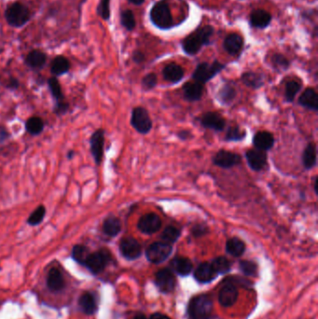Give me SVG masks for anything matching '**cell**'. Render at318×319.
<instances>
[{"label":"cell","mask_w":318,"mask_h":319,"mask_svg":"<svg viewBox=\"0 0 318 319\" xmlns=\"http://www.w3.org/2000/svg\"><path fill=\"white\" fill-rule=\"evenodd\" d=\"M214 33L212 26H203L193 32L183 41V49L190 55L196 54L203 45L209 43V39Z\"/></svg>","instance_id":"1"},{"label":"cell","mask_w":318,"mask_h":319,"mask_svg":"<svg viewBox=\"0 0 318 319\" xmlns=\"http://www.w3.org/2000/svg\"><path fill=\"white\" fill-rule=\"evenodd\" d=\"M212 311V300L206 295H199L190 301L188 317L189 319H209Z\"/></svg>","instance_id":"2"},{"label":"cell","mask_w":318,"mask_h":319,"mask_svg":"<svg viewBox=\"0 0 318 319\" xmlns=\"http://www.w3.org/2000/svg\"><path fill=\"white\" fill-rule=\"evenodd\" d=\"M150 19L156 26L162 29L170 28L173 25V17L166 0L159 1L150 10Z\"/></svg>","instance_id":"3"},{"label":"cell","mask_w":318,"mask_h":319,"mask_svg":"<svg viewBox=\"0 0 318 319\" xmlns=\"http://www.w3.org/2000/svg\"><path fill=\"white\" fill-rule=\"evenodd\" d=\"M110 261H111L110 252L106 248H102L98 251L90 253L83 265L91 272H93L94 274H97L104 271Z\"/></svg>","instance_id":"4"},{"label":"cell","mask_w":318,"mask_h":319,"mask_svg":"<svg viewBox=\"0 0 318 319\" xmlns=\"http://www.w3.org/2000/svg\"><path fill=\"white\" fill-rule=\"evenodd\" d=\"M6 20L9 25L14 27H21L30 19L28 9L19 2L11 4L5 12Z\"/></svg>","instance_id":"5"},{"label":"cell","mask_w":318,"mask_h":319,"mask_svg":"<svg viewBox=\"0 0 318 319\" xmlns=\"http://www.w3.org/2000/svg\"><path fill=\"white\" fill-rule=\"evenodd\" d=\"M131 125L141 135L148 134L152 129V121L143 106H135L132 110Z\"/></svg>","instance_id":"6"},{"label":"cell","mask_w":318,"mask_h":319,"mask_svg":"<svg viewBox=\"0 0 318 319\" xmlns=\"http://www.w3.org/2000/svg\"><path fill=\"white\" fill-rule=\"evenodd\" d=\"M225 68L221 63L216 61L212 64L208 63H202L197 66L196 69L193 72V79L197 82L204 84L208 82L213 77H216L222 69Z\"/></svg>","instance_id":"7"},{"label":"cell","mask_w":318,"mask_h":319,"mask_svg":"<svg viewBox=\"0 0 318 319\" xmlns=\"http://www.w3.org/2000/svg\"><path fill=\"white\" fill-rule=\"evenodd\" d=\"M172 251V245L165 242H155L147 248L146 257L151 263L159 264L166 261Z\"/></svg>","instance_id":"8"},{"label":"cell","mask_w":318,"mask_h":319,"mask_svg":"<svg viewBox=\"0 0 318 319\" xmlns=\"http://www.w3.org/2000/svg\"><path fill=\"white\" fill-rule=\"evenodd\" d=\"M105 130L97 129L90 138V150L96 165H100L104 157Z\"/></svg>","instance_id":"9"},{"label":"cell","mask_w":318,"mask_h":319,"mask_svg":"<svg viewBox=\"0 0 318 319\" xmlns=\"http://www.w3.org/2000/svg\"><path fill=\"white\" fill-rule=\"evenodd\" d=\"M162 220L157 214L147 213L139 219L137 222V229L142 233L150 235L159 232L162 228Z\"/></svg>","instance_id":"10"},{"label":"cell","mask_w":318,"mask_h":319,"mask_svg":"<svg viewBox=\"0 0 318 319\" xmlns=\"http://www.w3.org/2000/svg\"><path fill=\"white\" fill-rule=\"evenodd\" d=\"M120 251L126 260L135 261L141 256L142 247L135 238L124 237L120 243Z\"/></svg>","instance_id":"11"},{"label":"cell","mask_w":318,"mask_h":319,"mask_svg":"<svg viewBox=\"0 0 318 319\" xmlns=\"http://www.w3.org/2000/svg\"><path fill=\"white\" fill-rule=\"evenodd\" d=\"M214 165L223 168L230 169L235 165H240L242 163V157L237 153H233L226 149L219 150L213 157Z\"/></svg>","instance_id":"12"},{"label":"cell","mask_w":318,"mask_h":319,"mask_svg":"<svg viewBox=\"0 0 318 319\" xmlns=\"http://www.w3.org/2000/svg\"><path fill=\"white\" fill-rule=\"evenodd\" d=\"M245 158L251 169L257 172L263 170L268 164V155L266 151L257 148L248 149L245 152Z\"/></svg>","instance_id":"13"},{"label":"cell","mask_w":318,"mask_h":319,"mask_svg":"<svg viewBox=\"0 0 318 319\" xmlns=\"http://www.w3.org/2000/svg\"><path fill=\"white\" fill-rule=\"evenodd\" d=\"M155 283L158 289L164 293L173 291L175 287V278L169 269H162L155 275Z\"/></svg>","instance_id":"14"},{"label":"cell","mask_w":318,"mask_h":319,"mask_svg":"<svg viewBox=\"0 0 318 319\" xmlns=\"http://www.w3.org/2000/svg\"><path fill=\"white\" fill-rule=\"evenodd\" d=\"M200 122L202 127L206 129H211L216 132H221L226 126L225 119L220 113L213 111L203 114Z\"/></svg>","instance_id":"15"},{"label":"cell","mask_w":318,"mask_h":319,"mask_svg":"<svg viewBox=\"0 0 318 319\" xmlns=\"http://www.w3.org/2000/svg\"><path fill=\"white\" fill-rule=\"evenodd\" d=\"M237 298H238V290L231 283L226 284L225 286L222 287L221 290H220L219 301L224 307H229L233 305L237 300Z\"/></svg>","instance_id":"16"},{"label":"cell","mask_w":318,"mask_h":319,"mask_svg":"<svg viewBox=\"0 0 318 319\" xmlns=\"http://www.w3.org/2000/svg\"><path fill=\"white\" fill-rule=\"evenodd\" d=\"M253 145L262 151H268L274 145V137L267 131H260L253 137Z\"/></svg>","instance_id":"17"},{"label":"cell","mask_w":318,"mask_h":319,"mask_svg":"<svg viewBox=\"0 0 318 319\" xmlns=\"http://www.w3.org/2000/svg\"><path fill=\"white\" fill-rule=\"evenodd\" d=\"M204 92V86L200 82H187L183 86V95L186 100L196 102L201 100Z\"/></svg>","instance_id":"18"},{"label":"cell","mask_w":318,"mask_h":319,"mask_svg":"<svg viewBox=\"0 0 318 319\" xmlns=\"http://www.w3.org/2000/svg\"><path fill=\"white\" fill-rule=\"evenodd\" d=\"M299 104L305 108L318 111V96L316 90L313 88L305 89L299 97Z\"/></svg>","instance_id":"19"},{"label":"cell","mask_w":318,"mask_h":319,"mask_svg":"<svg viewBox=\"0 0 318 319\" xmlns=\"http://www.w3.org/2000/svg\"><path fill=\"white\" fill-rule=\"evenodd\" d=\"M217 273L214 271L211 263L202 262L194 271L195 279L200 283H209L214 280Z\"/></svg>","instance_id":"20"},{"label":"cell","mask_w":318,"mask_h":319,"mask_svg":"<svg viewBox=\"0 0 318 319\" xmlns=\"http://www.w3.org/2000/svg\"><path fill=\"white\" fill-rule=\"evenodd\" d=\"M302 165L306 170L314 168L318 164V148L314 142L309 143L302 152Z\"/></svg>","instance_id":"21"},{"label":"cell","mask_w":318,"mask_h":319,"mask_svg":"<svg viewBox=\"0 0 318 319\" xmlns=\"http://www.w3.org/2000/svg\"><path fill=\"white\" fill-rule=\"evenodd\" d=\"M104 234L109 237H115L122 232V221L115 216H109L105 219L102 225Z\"/></svg>","instance_id":"22"},{"label":"cell","mask_w":318,"mask_h":319,"mask_svg":"<svg viewBox=\"0 0 318 319\" xmlns=\"http://www.w3.org/2000/svg\"><path fill=\"white\" fill-rule=\"evenodd\" d=\"M164 77L165 80L171 83H178L184 77L183 68L176 64H169L164 69Z\"/></svg>","instance_id":"23"},{"label":"cell","mask_w":318,"mask_h":319,"mask_svg":"<svg viewBox=\"0 0 318 319\" xmlns=\"http://www.w3.org/2000/svg\"><path fill=\"white\" fill-rule=\"evenodd\" d=\"M47 285L51 291H59L65 287V280L62 272L57 268H51L48 273Z\"/></svg>","instance_id":"24"},{"label":"cell","mask_w":318,"mask_h":319,"mask_svg":"<svg viewBox=\"0 0 318 319\" xmlns=\"http://www.w3.org/2000/svg\"><path fill=\"white\" fill-rule=\"evenodd\" d=\"M171 266H172L173 271L182 276H186V275L190 274L193 271V262L190 259L185 258V257L174 258L171 262Z\"/></svg>","instance_id":"25"},{"label":"cell","mask_w":318,"mask_h":319,"mask_svg":"<svg viewBox=\"0 0 318 319\" xmlns=\"http://www.w3.org/2000/svg\"><path fill=\"white\" fill-rule=\"evenodd\" d=\"M271 20L270 13L266 10H257L252 12L251 14V25L254 27L258 28H265L269 25Z\"/></svg>","instance_id":"26"},{"label":"cell","mask_w":318,"mask_h":319,"mask_svg":"<svg viewBox=\"0 0 318 319\" xmlns=\"http://www.w3.org/2000/svg\"><path fill=\"white\" fill-rule=\"evenodd\" d=\"M242 47H243V39L238 34L229 35L224 41V48L231 55L237 54L241 50Z\"/></svg>","instance_id":"27"},{"label":"cell","mask_w":318,"mask_h":319,"mask_svg":"<svg viewBox=\"0 0 318 319\" xmlns=\"http://www.w3.org/2000/svg\"><path fill=\"white\" fill-rule=\"evenodd\" d=\"M79 307L87 315H93L97 312V303L93 293L86 292L79 299Z\"/></svg>","instance_id":"28"},{"label":"cell","mask_w":318,"mask_h":319,"mask_svg":"<svg viewBox=\"0 0 318 319\" xmlns=\"http://www.w3.org/2000/svg\"><path fill=\"white\" fill-rule=\"evenodd\" d=\"M47 60V56L44 52L40 50H33L29 52L25 58V63L29 68L39 69L43 68Z\"/></svg>","instance_id":"29"},{"label":"cell","mask_w":318,"mask_h":319,"mask_svg":"<svg viewBox=\"0 0 318 319\" xmlns=\"http://www.w3.org/2000/svg\"><path fill=\"white\" fill-rule=\"evenodd\" d=\"M226 251L235 258L241 257L245 251V244L238 237H232L226 243Z\"/></svg>","instance_id":"30"},{"label":"cell","mask_w":318,"mask_h":319,"mask_svg":"<svg viewBox=\"0 0 318 319\" xmlns=\"http://www.w3.org/2000/svg\"><path fill=\"white\" fill-rule=\"evenodd\" d=\"M70 69V63L64 56H57L53 59L50 65V71L54 76H62L68 73Z\"/></svg>","instance_id":"31"},{"label":"cell","mask_w":318,"mask_h":319,"mask_svg":"<svg viewBox=\"0 0 318 319\" xmlns=\"http://www.w3.org/2000/svg\"><path fill=\"white\" fill-rule=\"evenodd\" d=\"M44 122L38 116L30 117L25 122V130L31 136H39L44 130Z\"/></svg>","instance_id":"32"},{"label":"cell","mask_w":318,"mask_h":319,"mask_svg":"<svg viewBox=\"0 0 318 319\" xmlns=\"http://www.w3.org/2000/svg\"><path fill=\"white\" fill-rule=\"evenodd\" d=\"M242 81L247 86L252 89H259L262 87L264 84V77L261 74L254 73V72H245L242 75Z\"/></svg>","instance_id":"33"},{"label":"cell","mask_w":318,"mask_h":319,"mask_svg":"<svg viewBox=\"0 0 318 319\" xmlns=\"http://www.w3.org/2000/svg\"><path fill=\"white\" fill-rule=\"evenodd\" d=\"M217 97L223 105H230L236 97V90L230 84H225L220 89Z\"/></svg>","instance_id":"34"},{"label":"cell","mask_w":318,"mask_h":319,"mask_svg":"<svg viewBox=\"0 0 318 319\" xmlns=\"http://www.w3.org/2000/svg\"><path fill=\"white\" fill-rule=\"evenodd\" d=\"M48 86L51 97L55 99L56 102L65 100V96L62 90V86L55 77H49L48 79Z\"/></svg>","instance_id":"35"},{"label":"cell","mask_w":318,"mask_h":319,"mask_svg":"<svg viewBox=\"0 0 318 319\" xmlns=\"http://www.w3.org/2000/svg\"><path fill=\"white\" fill-rule=\"evenodd\" d=\"M180 235H181V231L178 228L170 225V226H167L164 229L161 237H162L164 242L172 245V244L176 242L179 239Z\"/></svg>","instance_id":"36"},{"label":"cell","mask_w":318,"mask_h":319,"mask_svg":"<svg viewBox=\"0 0 318 319\" xmlns=\"http://www.w3.org/2000/svg\"><path fill=\"white\" fill-rule=\"evenodd\" d=\"M301 89V84L298 80H289L285 88V98L286 100L292 103Z\"/></svg>","instance_id":"37"},{"label":"cell","mask_w":318,"mask_h":319,"mask_svg":"<svg viewBox=\"0 0 318 319\" xmlns=\"http://www.w3.org/2000/svg\"><path fill=\"white\" fill-rule=\"evenodd\" d=\"M246 133L245 130H242L238 125L231 126L225 136V140L229 142H238L245 138Z\"/></svg>","instance_id":"38"},{"label":"cell","mask_w":318,"mask_h":319,"mask_svg":"<svg viewBox=\"0 0 318 319\" xmlns=\"http://www.w3.org/2000/svg\"><path fill=\"white\" fill-rule=\"evenodd\" d=\"M46 216V208L44 205H39L33 212L30 214L27 219V224L35 227L38 226L40 223L44 221V218Z\"/></svg>","instance_id":"39"},{"label":"cell","mask_w":318,"mask_h":319,"mask_svg":"<svg viewBox=\"0 0 318 319\" xmlns=\"http://www.w3.org/2000/svg\"><path fill=\"white\" fill-rule=\"evenodd\" d=\"M213 269L217 274L219 273H227L231 269V262L228 261L225 257H219L216 258L211 263Z\"/></svg>","instance_id":"40"},{"label":"cell","mask_w":318,"mask_h":319,"mask_svg":"<svg viewBox=\"0 0 318 319\" xmlns=\"http://www.w3.org/2000/svg\"><path fill=\"white\" fill-rule=\"evenodd\" d=\"M90 254V252L88 250L85 245H74L72 252H71V256L73 258V260L77 261V263L83 265V263L86 261L88 255Z\"/></svg>","instance_id":"41"},{"label":"cell","mask_w":318,"mask_h":319,"mask_svg":"<svg viewBox=\"0 0 318 319\" xmlns=\"http://www.w3.org/2000/svg\"><path fill=\"white\" fill-rule=\"evenodd\" d=\"M121 22H122V25L125 27L126 29H134L135 26V19L133 11L130 10L122 11V15H121Z\"/></svg>","instance_id":"42"},{"label":"cell","mask_w":318,"mask_h":319,"mask_svg":"<svg viewBox=\"0 0 318 319\" xmlns=\"http://www.w3.org/2000/svg\"><path fill=\"white\" fill-rule=\"evenodd\" d=\"M242 272L247 276H255L258 271V266L251 261H242L239 264Z\"/></svg>","instance_id":"43"},{"label":"cell","mask_w":318,"mask_h":319,"mask_svg":"<svg viewBox=\"0 0 318 319\" xmlns=\"http://www.w3.org/2000/svg\"><path fill=\"white\" fill-rule=\"evenodd\" d=\"M157 83H158V77L154 73H149L146 75L142 79V87L147 91L154 89Z\"/></svg>","instance_id":"44"},{"label":"cell","mask_w":318,"mask_h":319,"mask_svg":"<svg viewBox=\"0 0 318 319\" xmlns=\"http://www.w3.org/2000/svg\"><path fill=\"white\" fill-rule=\"evenodd\" d=\"M209 232V228L207 225L202 224V223H199L194 225L192 228V234L194 237L198 238V237H202L206 235Z\"/></svg>","instance_id":"45"},{"label":"cell","mask_w":318,"mask_h":319,"mask_svg":"<svg viewBox=\"0 0 318 319\" xmlns=\"http://www.w3.org/2000/svg\"><path fill=\"white\" fill-rule=\"evenodd\" d=\"M272 63L275 68H279L282 70H286L289 67V62L288 59L281 54H275L272 57Z\"/></svg>","instance_id":"46"},{"label":"cell","mask_w":318,"mask_h":319,"mask_svg":"<svg viewBox=\"0 0 318 319\" xmlns=\"http://www.w3.org/2000/svg\"><path fill=\"white\" fill-rule=\"evenodd\" d=\"M69 109V104L68 102L61 101V102H56L55 106L53 107V112L57 115V116H61L66 114Z\"/></svg>","instance_id":"47"},{"label":"cell","mask_w":318,"mask_h":319,"mask_svg":"<svg viewBox=\"0 0 318 319\" xmlns=\"http://www.w3.org/2000/svg\"><path fill=\"white\" fill-rule=\"evenodd\" d=\"M109 1L110 0H101L98 11H99V13H100V15L102 16L103 19L107 20L109 18V15H110Z\"/></svg>","instance_id":"48"},{"label":"cell","mask_w":318,"mask_h":319,"mask_svg":"<svg viewBox=\"0 0 318 319\" xmlns=\"http://www.w3.org/2000/svg\"><path fill=\"white\" fill-rule=\"evenodd\" d=\"M10 136L9 131L4 126L0 125V144L6 142L10 138Z\"/></svg>","instance_id":"49"},{"label":"cell","mask_w":318,"mask_h":319,"mask_svg":"<svg viewBox=\"0 0 318 319\" xmlns=\"http://www.w3.org/2000/svg\"><path fill=\"white\" fill-rule=\"evenodd\" d=\"M177 136L181 140H188V139H191L192 138L193 134L189 130H181V131H179L177 133Z\"/></svg>","instance_id":"50"},{"label":"cell","mask_w":318,"mask_h":319,"mask_svg":"<svg viewBox=\"0 0 318 319\" xmlns=\"http://www.w3.org/2000/svg\"><path fill=\"white\" fill-rule=\"evenodd\" d=\"M133 59H134L135 63L141 64L145 60V54L141 51H135L134 55H133Z\"/></svg>","instance_id":"51"},{"label":"cell","mask_w":318,"mask_h":319,"mask_svg":"<svg viewBox=\"0 0 318 319\" xmlns=\"http://www.w3.org/2000/svg\"><path fill=\"white\" fill-rule=\"evenodd\" d=\"M19 85L20 84L18 79L12 77V78H10V80H9V82H8V84H7V87L10 89V90H16V89L19 88Z\"/></svg>","instance_id":"52"},{"label":"cell","mask_w":318,"mask_h":319,"mask_svg":"<svg viewBox=\"0 0 318 319\" xmlns=\"http://www.w3.org/2000/svg\"><path fill=\"white\" fill-rule=\"evenodd\" d=\"M149 319H169L167 316L165 315H163V314H160V313H156L154 315H152Z\"/></svg>","instance_id":"53"},{"label":"cell","mask_w":318,"mask_h":319,"mask_svg":"<svg viewBox=\"0 0 318 319\" xmlns=\"http://www.w3.org/2000/svg\"><path fill=\"white\" fill-rule=\"evenodd\" d=\"M318 176H316V178H315V182H314V190H315V193H316V194H317V195H318Z\"/></svg>","instance_id":"54"},{"label":"cell","mask_w":318,"mask_h":319,"mask_svg":"<svg viewBox=\"0 0 318 319\" xmlns=\"http://www.w3.org/2000/svg\"><path fill=\"white\" fill-rule=\"evenodd\" d=\"M76 155V152L74 150H69L68 153V160H72Z\"/></svg>","instance_id":"55"},{"label":"cell","mask_w":318,"mask_h":319,"mask_svg":"<svg viewBox=\"0 0 318 319\" xmlns=\"http://www.w3.org/2000/svg\"><path fill=\"white\" fill-rule=\"evenodd\" d=\"M129 1L135 5H141V4H143L145 0H129Z\"/></svg>","instance_id":"56"},{"label":"cell","mask_w":318,"mask_h":319,"mask_svg":"<svg viewBox=\"0 0 318 319\" xmlns=\"http://www.w3.org/2000/svg\"><path fill=\"white\" fill-rule=\"evenodd\" d=\"M146 319V317H145V316H143V315H138V316H136V317H135V319Z\"/></svg>","instance_id":"57"}]
</instances>
